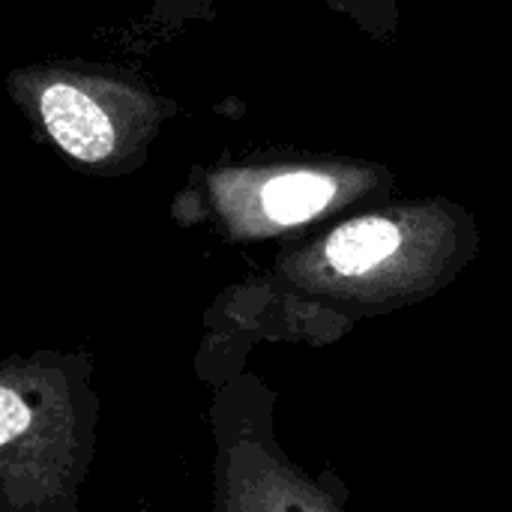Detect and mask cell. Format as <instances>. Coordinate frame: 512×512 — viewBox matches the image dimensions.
<instances>
[{"instance_id":"cell-1","label":"cell","mask_w":512,"mask_h":512,"mask_svg":"<svg viewBox=\"0 0 512 512\" xmlns=\"http://www.w3.org/2000/svg\"><path fill=\"white\" fill-rule=\"evenodd\" d=\"M6 93L27 123L75 165L102 171L144 159L180 105L111 63L45 60L6 75Z\"/></svg>"},{"instance_id":"cell-2","label":"cell","mask_w":512,"mask_h":512,"mask_svg":"<svg viewBox=\"0 0 512 512\" xmlns=\"http://www.w3.org/2000/svg\"><path fill=\"white\" fill-rule=\"evenodd\" d=\"M372 174L345 165H261L225 168L213 174V186L231 207L249 204L267 225H300L342 201L345 186H363Z\"/></svg>"},{"instance_id":"cell-3","label":"cell","mask_w":512,"mask_h":512,"mask_svg":"<svg viewBox=\"0 0 512 512\" xmlns=\"http://www.w3.org/2000/svg\"><path fill=\"white\" fill-rule=\"evenodd\" d=\"M330 12L348 18L372 42L384 45L402 24V0H321ZM216 18V0H153L141 15L129 18L111 42L126 57H150L171 45L195 24Z\"/></svg>"},{"instance_id":"cell-4","label":"cell","mask_w":512,"mask_h":512,"mask_svg":"<svg viewBox=\"0 0 512 512\" xmlns=\"http://www.w3.org/2000/svg\"><path fill=\"white\" fill-rule=\"evenodd\" d=\"M405 246V222L390 216H360L339 225L324 240V258L339 276H363L390 261Z\"/></svg>"},{"instance_id":"cell-5","label":"cell","mask_w":512,"mask_h":512,"mask_svg":"<svg viewBox=\"0 0 512 512\" xmlns=\"http://www.w3.org/2000/svg\"><path fill=\"white\" fill-rule=\"evenodd\" d=\"M30 426V408L15 390H0V444H12Z\"/></svg>"}]
</instances>
